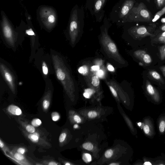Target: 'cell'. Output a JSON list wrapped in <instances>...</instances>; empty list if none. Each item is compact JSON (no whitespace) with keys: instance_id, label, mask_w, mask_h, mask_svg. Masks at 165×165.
Instances as JSON below:
<instances>
[{"instance_id":"cell-1","label":"cell","mask_w":165,"mask_h":165,"mask_svg":"<svg viewBox=\"0 0 165 165\" xmlns=\"http://www.w3.org/2000/svg\"><path fill=\"white\" fill-rule=\"evenodd\" d=\"M52 58L58 80L67 92L74 91L76 84L64 59L57 53H52Z\"/></svg>"},{"instance_id":"cell-2","label":"cell","mask_w":165,"mask_h":165,"mask_svg":"<svg viewBox=\"0 0 165 165\" xmlns=\"http://www.w3.org/2000/svg\"><path fill=\"white\" fill-rule=\"evenodd\" d=\"M102 48L110 59L119 65L124 66L126 62L120 55L115 43L110 38L106 31L102 34L100 40Z\"/></svg>"},{"instance_id":"cell-3","label":"cell","mask_w":165,"mask_h":165,"mask_svg":"<svg viewBox=\"0 0 165 165\" xmlns=\"http://www.w3.org/2000/svg\"><path fill=\"white\" fill-rule=\"evenodd\" d=\"M154 16L143 3H141L131 11L130 16L132 20L145 23H151Z\"/></svg>"},{"instance_id":"cell-4","label":"cell","mask_w":165,"mask_h":165,"mask_svg":"<svg viewBox=\"0 0 165 165\" xmlns=\"http://www.w3.org/2000/svg\"><path fill=\"white\" fill-rule=\"evenodd\" d=\"M156 28L155 24L149 23L146 26L142 25L133 27L131 30V33L137 38H143L148 36L154 37L155 36L154 33Z\"/></svg>"},{"instance_id":"cell-5","label":"cell","mask_w":165,"mask_h":165,"mask_svg":"<svg viewBox=\"0 0 165 165\" xmlns=\"http://www.w3.org/2000/svg\"><path fill=\"white\" fill-rule=\"evenodd\" d=\"M1 72L5 81L13 92H15L16 82L15 76L11 69L3 63L0 64Z\"/></svg>"},{"instance_id":"cell-6","label":"cell","mask_w":165,"mask_h":165,"mask_svg":"<svg viewBox=\"0 0 165 165\" xmlns=\"http://www.w3.org/2000/svg\"><path fill=\"white\" fill-rule=\"evenodd\" d=\"M133 55L136 58L145 64H150L152 62V59L150 55L145 50H137L134 52Z\"/></svg>"},{"instance_id":"cell-7","label":"cell","mask_w":165,"mask_h":165,"mask_svg":"<svg viewBox=\"0 0 165 165\" xmlns=\"http://www.w3.org/2000/svg\"><path fill=\"white\" fill-rule=\"evenodd\" d=\"M79 27L78 22L76 20L72 21L70 23V30L72 33L71 36V42L72 45H74L76 42L79 33Z\"/></svg>"},{"instance_id":"cell-8","label":"cell","mask_w":165,"mask_h":165,"mask_svg":"<svg viewBox=\"0 0 165 165\" xmlns=\"http://www.w3.org/2000/svg\"><path fill=\"white\" fill-rule=\"evenodd\" d=\"M146 89L149 95L153 97L155 99L159 98V95L154 86L148 80H147L145 84Z\"/></svg>"},{"instance_id":"cell-9","label":"cell","mask_w":165,"mask_h":165,"mask_svg":"<svg viewBox=\"0 0 165 165\" xmlns=\"http://www.w3.org/2000/svg\"><path fill=\"white\" fill-rule=\"evenodd\" d=\"M134 3V1L132 0H128L125 2L121 10V15L122 17L125 16L129 13Z\"/></svg>"},{"instance_id":"cell-10","label":"cell","mask_w":165,"mask_h":165,"mask_svg":"<svg viewBox=\"0 0 165 165\" xmlns=\"http://www.w3.org/2000/svg\"><path fill=\"white\" fill-rule=\"evenodd\" d=\"M148 74L149 76L154 80L158 82L161 84H164V83L163 78L156 71L154 70L149 71Z\"/></svg>"},{"instance_id":"cell-11","label":"cell","mask_w":165,"mask_h":165,"mask_svg":"<svg viewBox=\"0 0 165 165\" xmlns=\"http://www.w3.org/2000/svg\"><path fill=\"white\" fill-rule=\"evenodd\" d=\"M155 37L153 40V41L154 43L164 44H165V31L159 33Z\"/></svg>"},{"instance_id":"cell-12","label":"cell","mask_w":165,"mask_h":165,"mask_svg":"<svg viewBox=\"0 0 165 165\" xmlns=\"http://www.w3.org/2000/svg\"><path fill=\"white\" fill-rule=\"evenodd\" d=\"M9 112L11 114L16 115H20L22 114L21 109L18 106L11 105L8 108Z\"/></svg>"},{"instance_id":"cell-13","label":"cell","mask_w":165,"mask_h":165,"mask_svg":"<svg viewBox=\"0 0 165 165\" xmlns=\"http://www.w3.org/2000/svg\"><path fill=\"white\" fill-rule=\"evenodd\" d=\"M164 14H165V6L160 11L157 12L155 14L152 20V22L154 23L158 21Z\"/></svg>"},{"instance_id":"cell-14","label":"cell","mask_w":165,"mask_h":165,"mask_svg":"<svg viewBox=\"0 0 165 165\" xmlns=\"http://www.w3.org/2000/svg\"><path fill=\"white\" fill-rule=\"evenodd\" d=\"M91 84L95 87H98L100 85V82L99 78L96 76H93L91 78Z\"/></svg>"},{"instance_id":"cell-15","label":"cell","mask_w":165,"mask_h":165,"mask_svg":"<svg viewBox=\"0 0 165 165\" xmlns=\"http://www.w3.org/2000/svg\"><path fill=\"white\" fill-rule=\"evenodd\" d=\"M42 70L43 73L45 76H46L49 74V68L46 63L43 61L42 65Z\"/></svg>"},{"instance_id":"cell-16","label":"cell","mask_w":165,"mask_h":165,"mask_svg":"<svg viewBox=\"0 0 165 165\" xmlns=\"http://www.w3.org/2000/svg\"><path fill=\"white\" fill-rule=\"evenodd\" d=\"M157 8L160 9L165 6V0H154Z\"/></svg>"},{"instance_id":"cell-17","label":"cell","mask_w":165,"mask_h":165,"mask_svg":"<svg viewBox=\"0 0 165 165\" xmlns=\"http://www.w3.org/2000/svg\"><path fill=\"white\" fill-rule=\"evenodd\" d=\"M159 50L160 59L163 60L165 59V44L160 47Z\"/></svg>"},{"instance_id":"cell-18","label":"cell","mask_w":165,"mask_h":165,"mask_svg":"<svg viewBox=\"0 0 165 165\" xmlns=\"http://www.w3.org/2000/svg\"><path fill=\"white\" fill-rule=\"evenodd\" d=\"M105 1L106 0H98L95 5V9L96 11H99L100 10Z\"/></svg>"},{"instance_id":"cell-19","label":"cell","mask_w":165,"mask_h":165,"mask_svg":"<svg viewBox=\"0 0 165 165\" xmlns=\"http://www.w3.org/2000/svg\"><path fill=\"white\" fill-rule=\"evenodd\" d=\"M83 159L86 163H88L91 161L92 157L90 154L85 153L83 155Z\"/></svg>"},{"instance_id":"cell-20","label":"cell","mask_w":165,"mask_h":165,"mask_svg":"<svg viewBox=\"0 0 165 165\" xmlns=\"http://www.w3.org/2000/svg\"><path fill=\"white\" fill-rule=\"evenodd\" d=\"M165 31V23L163 24L158 29L155 30L154 31V34L155 36L162 32Z\"/></svg>"},{"instance_id":"cell-21","label":"cell","mask_w":165,"mask_h":165,"mask_svg":"<svg viewBox=\"0 0 165 165\" xmlns=\"http://www.w3.org/2000/svg\"><path fill=\"white\" fill-rule=\"evenodd\" d=\"M41 124V121L40 119H34L31 122V124L35 127H39Z\"/></svg>"},{"instance_id":"cell-22","label":"cell","mask_w":165,"mask_h":165,"mask_svg":"<svg viewBox=\"0 0 165 165\" xmlns=\"http://www.w3.org/2000/svg\"><path fill=\"white\" fill-rule=\"evenodd\" d=\"M83 147L85 149L89 151L91 150L93 148V145L90 143H84L83 145Z\"/></svg>"},{"instance_id":"cell-23","label":"cell","mask_w":165,"mask_h":165,"mask_svg":"<svg viewBox=\"0 0 165 165\" xmlns=\"http://www.w3.org/2000/svg\"><path fill=\"white\" fill-rule=\"evenodd\" d=\"M50 105V102L49 100L46 98L44 99L43 102V106L45 110L48 109Z\"/></svg>"},{"instance_id":"cell-24","label":"cell","mask_w":165,"mask_h":165,"mask_svg":"<svg viewBox=\"0 0 165 165\" xmlns=\"http://www.w3.org/2000/svg\"><path fill=\"white\" fill-rule=\"evenodd\" d=\"M107 85L108 86V87L111 92L113 95L115 97H117V93L115 89L113 87V86L111 84H110L109 83H107Z\"/></svg>"},{"instance_id":"cell-25","label":"cell","mask_w":165,"mask_h":165,"mask_svg":"<svg viewBox=\"0 0 165 165\" xmlns=\"http://www.w3.org/2000/svg\"><path fill=\"white\" fill-rule=\"evenodd\" d=\"M27 131L31 133H33L35 132V129L33 125H28L26 128Z\"/></svg>"},{"instance_id":"cell-26","label":"cell","mask_w":165,"mask_h":165,"mask_svg":"<svg viewBox=\"0 0 165 165\" xmlns=\"http://www.w3.org/2000/svg\"><path fill=\"white\" fill-rule=\"evenodd\" d=\"M28 138L31 141L34 142H38L39 140L38 137L35 135H30L28 136Z\"/></svg>"},{"instance_id":"cell-27","label":"cell","mask_w":165,"mask_h":165,"mask_svg":"<svg viewBox=\"0 0 165 165\" xmlns=\"http://www.w3.org/2000/svg\"><path fill=\"white\" fill-rule=\"evenodd\" d=\"M52 120L54 121H57L60 118L59 115L57 112L53 113L52 115Z\"/></svg>"},{"instance_id":"cell-28","label":"cell","mask_w":165,"mask_h":165,"mask_svg":"<svg viewBox=\"0 0 165 165\" xmlns=\"http://www.w3.org/2000/svg\"><path fill=\"white\" fill-rule=\"evenodd\" d=\"M14 157L15 159L20 161L23 160L24 159V156L22 154L18 153L15 154Z\"/></svg>"},{"instance_id":"cell-29","label":"cell","mask_w":165,"mask_h":165,"mask_svg":"<svg viewBox=\"0 0 165 165\" xmlns=\"http://www.w3.org/2000/svg\"><path fill=\"white\" fill-rule=\"evenodd\" d=\"M165 128V122L162 121L160 124L159 129L160 131L161 132H163L164 131Z\"/></svg>"},{"instance_id":"cell-30","label":"cell","mask_w":165,"mask_h":165,"mask_svg":"<svg viewBox=\"0 0 165 165\" xmlns=\"http://www.w3.org/2000/svg\"><path fill=\"white\" fill-rule=\"evenodd\" d=\"M67 137L66 133L63 132L61 133L59 137V142L60 143H62L65 141Z\"/></svg>"},{"instance_id":"cell-31","label":"cell","mask_w":165,"mask_h":165,"mask_svg":"<svg viewBox=\"0 0 165 165\" xmlns=\"http://www.w3.org/2000/svg\"><path fill=\"white\" fill-rule=\"evenodd\" d=\"M88 71L87 68L85 67H80L78 69V72L81 74H85Z\"/></svg>"},{"instance_id":"cell-32","label":"cell","mask_w":165,"mask_h":165,"mask_svg":"<svg viewBox=\"0 0 165 165\" xmlns=\"http://www.w3.org/2000/svg\"><path fill=\"white\" fill-rule=\"evenodd\" d=\"M113 154V151L111 149L106 151L105 153V156L107 158H110L112 156Z\"/></svg>"},{"instance_id":"cell-33","label":"cell","mask_w":165,"mask_h":165,"mask_svg":"<svg viewBox=\"0 0 165 165\" xmlns=\"http://www.w3.org/2000/svg\"><path fill=\"white\" fill-rule=\"evenodd\" d=\"M88 115L90 118H94L97 116V113L95 111H90Z\"/></svg>"},{"instance_id":"cell-34","label":"cell","mask_w":165,"mask_h":165,"mask_svg":"<svg viewBox=\"0 0 165 165\" xmlns=\"http://www.w3.org/2000/svg\"><path fill=\"white\" fill-rule=\"evenodd\" d=\"M144 131L145 134H148L150 131V128H149L148 125H145L144 126Z\"/></svg>"},{"instance_id":"cell-35","label":"cell","mask_w":165,"mask_h":165,"mask_svg":"<svg viewBox=\"0 0 165 165\" xmlns=\"http://www.w3.org/2000/svg\"><path fill=\"white\" fill-rule=\"evenodd\" d=\"M74 120L77 123H80L81 122V120L80 118L78 115H75L74 116Z\"/></svg>"},{"instance_id":"cell-36","label":"cell","mask_w":165,"mask_h":165,"mask_svg":"<svg viewBox=\"0 0 165 165\" xmlns=\"http://www.w3.org/2000/svg\"><path fill=\"white\" fill-rule=\"evenodd\" d=\"M17 152L18 153L23 154L25 152V149L22 148H20L18 149Z\"/></svg>"},{"instance_id":"cell-37","label":"cell","mask_w":165,"mask_h":165,"mask_svg":"<svg viewBox=\"0 0 165 165\" xmlns=\"http://www.w3.org/2000/svg\"><path fill=\"white\" fill-rule=\"evenodd\" d=\"M48 20L50 22L53 23L54 21L55 18L53 15H51L49 17Z\"/></svg>"},{"instance_id":"cell-38","label":"cell","mask_w":165,"mask_h":165,"mask_svg":"<svg viewBox=\"0 0 165 165\" xmlns=\"http://www.w3.org/2000/svg\"><path fill=\"white\" fill-rule=\"evenodd\" d=\"M91 69L93 71H98L100 69V67L98 66H93L91 67Z\"/></svg>"},{"instance_id":"cell-39","label":"cell","mask_w":165,"mask_h":165,"mask_svg":"<svg viewBox=\"0 0 165 165\" xmlns=\"http://www.w3.org/2000/svg\"><path fill=\"white\" fill-rule=\"evenodd\" d=\"M107 68L110 72H114L115 70L114 68L111 65H108V66H107Z\"/></svg>"},{"instance_id":"cell-40","label":"cell","mask_w":165,"mask_h":165,"mask_svg":"<svg viewBox=\"0 0 165 165\" xmlns=\"http://www.w3.org/2000/svg\"><path fill=\"white\" fill-rule=\"evenodd\" d=\"M160 69L161 70L163 76L165 77V66H163L160 67Z\"/></svg>"},{"instance_id":"cell-41","label":"cell","mask_w":165,"mask_h":165,"mask_svg":"<svg viewBox=\"0 0 165 165\" xmlns=\"http://www.w3.org/2000/svg\"><path fill=\"white\" fill-rule=\"evenodd\" d=\"M85 92H87L89 93L90 94V95L91 96L92 94H93V93L94 91H93L90 89H86L85 90Z\"/></svg>"},{"instance_id":"cell-42","label":"cell","mask_w":165,"mask_h":165,"mask_svg":"<svg viewBox=\"0 0 165 165\" xmlns=\"http://www.w3.org/2000/svg\"><path fill=\"white\" fill-rule=\"evenodd\" d=\"M83 95L85 98H89L91 96V95L89 93L86 92H85L84 93Z\"/></svg>"},{"instance_id":"cell-43","label":"cell","mask_w":165,"mask_h":165,"mask_svg":"<svg viewBox=\"0 0 165 165\" xmlns=\"http://www.w3.org/2000/svg\"><path fill=\"white\" fill-rule=\"evenodd\" d=\"M98 75L100 76H102L104 75V72L101 70H98Z\"/></svg>"},{"instance_id":"cell-44","label":"cell","mask_w":165,"mask_h":165,"mask_svg":"<svg viewBox=\"0 0 165 165\" xmlns=\"http://www.w3.org/2000/svg\"><path fill=\"white\" fill-rule=\"evenodd\" d=\"M27 33L29 35H34V33L32 30H29L28 31Z\"/></svg>"},{"instance_id":"cell-45","label":"cell","mask_w":165,"mask_h":165,"mask_svg":"<svg viewBox=\"0 0 165 165\" xmlns=\"http://www.w3.org/2000/svg\"><path fill=\"white\" fill-rule=\"evenodd\" d=\"M49 164L50 165H58V164L56 162H50L49 163Z\"/></svg>"},{"instance_id":"cell-46","label":"cell","mask_w":165,"mask_h":165,"mask_svg":"<svg viewBox=\"0 0 165 165\" xmlns=\"http://www.w3.org/2000/svg\"><path fill=\"white\" fill-rule=\"evenodd\" d=\"M4 144L2 142L1 140H0V146L1 148H3L4 147Z\"/></svg>"},{"instance_id":"cell-47","label":"cell","mask_w":165,"mask_h":165,"mask_svg":"<svg viewBox=\"0 0 165 165\" xmlns=\"http://www.w3.org/2000/svg\"><path fill=\"white\" fill-rule=\"evenodd\" d=\"M144 165H152V164L150 162H145V163H144Z\"/></svg>"},{"instance_id":"cell-48","label":"cell","mask_w":165,"mask_h":165,"mask_svg":"<svg viewBox=\"0 0 165 165\" xmlns=\"http://www.w3.org/2000/svg\"><path fill=\"white\" fill-rule=\"evenodd\" d=\"M161 22L163 24L165 23V17L161 19Z\"/></svg>"},{"instance_id":"cell-49","label":"cell","mask_w":165,"mask_h":165,"mask_svg":"<svg viewBox=\"0 0 165 165\" xmlns=\"http://www.w3.org/2000/svg\"><path fill=\"white\" fill-rule=\"evenodd\" d=\"M119 164H118V163H111V164H110V165H119Z\"/></svg>"},{"instance_id":"cell-50","label":"cell","mask_w":165,"mask_h":165,"mask_svg":"<svg viewBox=\"0 0 165 165\" xmlns=\"http://www.w3.org/2000/svg\"><path fill=\"white\" fill-rule=\"evenodd\" d=\"M74 128H76L78 127V125H75V126H74Z\"/></svg>"},{"instance_id":"cell-51","label":"cell","mask_w":165,"mask_h":165,"mask_svg":"<svg viewBox=\"0 0 165 165\" xmlns=\"http://www.w3.org/2000/svg\"><path fill=\"white\" fill-rule=\"evenodd\" d=\"M65 165H70V164L69 163H66L65 164Z\"/></svg>"},{"instance_id":"cell-52","label":"cell","mask_w":165,"mask_h":165,"mask_svg":"<svg viewBox=\"0 0 165 165\" xmlns=\"http://www.w3.org/2000/svg\"><path fill=\"white\" fill-rule=\"evenodd\" d=\"M146 1L149 3L150 2V0H146Z\"/></svg>"}]
</instances>
